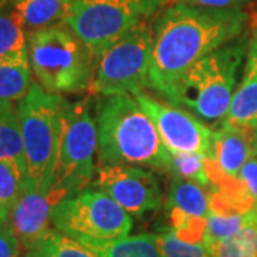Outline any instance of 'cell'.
<instances>
[{"label":"cell","instance_id":"ba28073f","mask_svg":"<svg viewBox=\"0 0 257 257\" xmlns=\"http://www.w3.org/2000/svg\"><path fill=\"white\" fill-rule=\"evenodd\" d=\"M90 97L64 103L63 132L52 187L66 197L86 190L94 173L97 127L92 116Z\"/></svg>","mask_w":257,"mask_h":257},{"label":"cell","instance_id":"4dcf8cb0","mask_svg":"<svg viewBox=\"0 0 257 257\" xmlns=\"http://www.w3.org/2000/svg\"><path fill=\"white\" fill-rule=\"evenodd\" d=\"M251 40L257 45V15L253 19V36H251Z\"/></svg>","mask_w":257,"mask_h":257},{"label":"cell","instance_id":"8992f818","mask_svg":"<svg viewBox=\"0 0 257 257\" xmlns=\"http://www.w3.org/2000/svg\"><path fill=\"white\" fill-rule=\"evenodd\" d=\"M163 5L167 0H73L64 25L97 62L120 37L149 20Z\"/></svg>","mask_w":257,"mask_h":257},{"label":"cell","instance_id":"3957f363","mask_svg":"<svg viewBox=\"0 0 257 257\" xmlns=\"http://www.w3.org/2000/svg\"><path fill=\"white\" fill-rule=\"evenodd\" d=\"M246 52V39L237 37L197 60L176 84L167 103L183 106L210 128H217L229 110Z\"/></svg>","mask_w":257,"mask_h":257},{"label":"cell","instance_id":"277c9868","mask_svg":"<svg viewBox=\"0 0 257 257\" xmlns=\"http://www.w3.org/2000/svg\"><path fill=\"white\" fill-rule=\"evenodd\" d=\"M29 60L39 84L49 93H80L89 89L96 60L67 25L28 35Z\"/></svg>","mask_w":257,"mask_h":257},{"label":"cell","instance_id":"484cf974","mask_svg":"<svg viewBox=\"0 0 257 257\" xmlns=\"http://www.w3.org/2000/svg\"><path fill=\"white\" fill-rule=\"evenodd\" d=\"M156 240L163 257H211L204 243L186 241L172 229L156 233Z\"/></svg>","mask_w":257,"mask_h":257},{"label":"cell","instance_id":"52a82bcc","mask_svg":"<svg viewBox=\"0 0 257 257\" xmlns=\"http://www.w3.org/2000/svg\"><path fill=\"white\" fill-rule=\"evenodd\" d=\"M152 49L153 25L145 20L97 59L89 96H133L149 87Z\"/></svg>","mask_w":257,"mask_h":257},{"label":"cell","instance_id":"83f0119b","mask_svg":"<svg viewBox=\"0 0 257 257\" xmlns=\"http://www.w3.org/2000/svg\"><path fill=\"white\" fill-rule=\"evenodd\" d=\"M237 177L257 204V156H251L241 167Z\"/></svg>","mask_w":257,"mask_h":257},{"label":"cell","instance_id":"30bf717a","mask_svg":"<svg viewBox=\"0 0 257 257\" xmlns=\"http://www.w3.org/2000/svg\"><path fill=\"white\" fill-rule=\"evenodd\" d=\"M133 97L153 121L163 145L170 153L209 155L213 128L202 120L175 104L157 100L145 90L133 94Z\"/></svg>","mask_w":257,"mask_h":257},{"label":"cell","instance_id":"7402d4cb","mask_svg":"<svg viewBox=\"0 0 257 257\" xmlns=\"http://www.w3.org/2000/svg\"><path fill=\"white\" fill-rule=\"evenodd\" d=\"M28 176L16 163L0 160V221H8Z\"/></svg>","mask_w":257,"mask_h":257},{"label":"cell","instance_id":"7c38bea8","mask_svg":"<svg viewBox=\"0 0 257 257\" xmlns=\"http://www.w3.org/2000/svg\"><path fill=\"white\" fill-rule=\"evenodd\" d=\"M166 209L170 229L180 239L190 243H203L210 211L209 192H206L203 186L173 176Z\"/></svg>","mask_w":257,"mask_h":257},{"label":"cell","instance_id":"6da1fadb","mask_svg":"<svg viewBox=\"0 0 257 257\" xmlns=\"http://www.w3.org/2000/svg\"><path fill=\"white\" fill-rule=\"evenodd\" d=\"M247 13L241 8L210 9L172 3L153 23V49L149 87L166 101L176 84L197 60L237 39Z\"/></svg>","mask_w":257,"mask_h":257},{"label":"cell","instance_id":"d6986e66","mask_svg":"<svg viewBox=\"0 0 257 257\" xmlns=\"http://www.w3.org/2000/svg\"><path fill=\"white\" fill-rule=\"evenodd\" d=\"M32 86L29 59H0V99L20 100Z\"/></svg>","mask_w":257,"mask_h":257},{"label":"cell","instance_id":"1f68e13d","mask_svg":"<svg viewBox=\"0 0 257 257\" xmlns=\"http://www.w3.org/2000/svg\"><path fill=\"white\" fill-rule=\"evenodd\" d=\"M254 152H256V156H257V128L254 130Z\"/></svg>","mask_w":257,"mask_h":257},{"label":"cell","instance_id":"d6a6232c","mask_svg":"<svg viewBox=\"0 0 257 257\" xmlns=\"http://www.w3.org/2000/svg\"><path fill=\"white\" fill-rule=\"evenodd\" d=\"M5 2H6V0H0V8H2V5H3Z\"/></svg>","mask_w":257,"mask_h":257},{"label":"cell","instance_id":"d4e9b609","mask_svg":"<svg viewBox=\"0 0 257 257\" xmlns=\"http://www.w3.org/2000/svg\"><path fill=\"white\" fill-rule=\"evenodd\" d=\"M170 173L209 189L210 180L206 173V155L203 153H172Z\"/></svg>","mask_w":257,"mask_h":257},{"label":"cell","instance_id":"4316f807","mask_svg":"<svg viewBox=\"0 0 257 257\" xmlns=\"http://www.w3.org/2000/svg\"><path fill=\"white\" fill-rule=\"evenodd\" d=\"M22 243L10 221H0V257H20Z\"/></svg>","mask_w":257,"mask_h":257},{"label":"cell","instance_id":"7a4b0ae2","mask_svg":"<svg viewBox=\"0 0 257 257\" xmlns=\"http://www.w3.org/2000/svg\"><path fill=\"white\" fill-rule=\"evenodd\" d=\"M96 127L100 166H138L170 172L172 153L132 94L101 97Z\"/></svg>","mask_w":257,"mask_h":257},{"label":"cell","instance_id":"9c48e42d","mask_svg":"<svg viewBox=\"0 0 257 257\" xmlns=\"http://www.w3.org/2000/svg\"><path fill=\"white\" fill-rule=\"evenodd\" d=\"M52 224L73 239H116L133 227L132 214L100 190H83L56 204Z\"/></svg>","mask_w":257,"mask_h":257},{"label":"cell","instance_id":"e0dca14e","mask_svg":"<svg viewBox=\"0 0 257 257\" xmlns=\"http://www.w3.org/2000/svg\"><path fill=\"white\" fill-rule=\"evenodd\" d=\"M25 28L32 32L62 25L70 13V0H12Z\"/></svg>","mask_w":257,"mask_h":257},{"label":"cell","instance_id":"836d02e7","mask_svg":"<svg viewBox=\"0 0 257 257\" xmlns=\"http://www.w3.org/2000/svg\"><path fill=\"white\" fill-rule=\"evenodd\" d=\"M70 2H73V0H70Z\"/></svg>","mask_w":257,"mask_h":257},{"label":"cell","instance_id":"ac0fdd59","mask_svg":"<svg viewBox=\"0 0 257 257\" xmlns=\"http://www.w3.org/2000/svg\"><path fill=\"white\" fill-rule=\"evenodd\" d=\"M0 160L16 163L28 176L18 107H15L10 100H2V99H0Z\"/></svg>","mask_w":257,"mask_h":257},{"label":"cell","instance_id":"ffe728a7","mask_svg":"<svg viewBox=\"0 0 257 257\" xmlns=\"http://www.w3.org/2000/svg\"><path fill=\"white\" fill-rule=\"evenodd\" d=\"M206 247L211 257H257V210L237 233Z\"/></svg>","mask_w":257,"mask_h":257},{"label":"cell","instance_id":"f546056e","mask_svg":"<svg viewBox=\"0 0 257 257\" xmlns=\"http://www.w3.org/2000/svg\"><path fill=\"white\" fill-rule=\"evenodd\" d=\"M22 257H42V254L37 251L36 248H32V250H26L25 251V254Z\"/></svg>","mask_w":257,"mask_h":257},{"label":"cell","instance_id":"5bb4252c","mask_svg":"<svg viewBox=\"0 0 257 257\" xmlns=\"http://www.w3.org/2000/svg\"><path fill=\"white\" fill-rule=\"evenodd\" d=\"M254 155V130L221 123L213 130L210 152L206 156L210 183L217 177H237L241 167Z\"/></svg>","mask_w":257,"mask_h":257},{"label":"cell","instance_id":"603a6c76","mask_svg":"<svg viewBox=\"0 0 257 257\" xmlns=\"http://www.w3.org/2000/svg\"><path fill=\"white\" fill-rule=\"evenodd\" d=\"M253 211H248V213L209 211L207 221H206V231H204V237H203L204 246L227 239L234 233H237L247 223Z\"/></svg>","mask_w":257,"mask_h":257},{"label":"cell","instance_id":"cb8c5ba5","mask_svg":"<svg viewBox=\"0 0 257 257\" xmlns=\"http://www.w3.org/2000/svg\"><path fill=\"white\" fill-rule=\"evenodd\" d=\"M36 250L42 257H97L82 243L56 229L47 231L37 243Z\"/></svg>","mask_w":257,"mask_h":257},{"label":"cell","instance_id":"4fadbf2b","mask_svg":"<svg viewBox=\"0 0 257 257\" xmlns=\"http://www.w3.org/2000/svg\"><path fill=\"white\" fill-rule=\"evenodd\" d=\"M66 199L63 193L50 189L42 192L26 179L22 194L10 214V224L25 250L36 248L37 243L52 229V213L57 203Z\"/></svg>","mask_w":257,"mask_h":257},{"label":"cell","instance_id":"44dd1931","mask_svg":"<svg viewBox=\"0 0 257 257\" xmlns=\"http://www.w3.org/2000/svg\"><path fill=\"white\" fill-rule=\"evenodd\" d=\"M0 59H29L26 28L15 10L0 9Z\"/></svg>","mask_w":257,"mask_h":257},{"label":"cell","instance_id":"2e32d148","mask_svg":"<svg viewBox=\"0 0 257 257\" xmlns=\"http://www.w3.org/2000/svg\"><path fill=\"white\" fill-rule=\"evenodd\" d=\"M97 257H163L156 233L123 236L116 239H74Z\"/></svg>","mask_w":257,"mask_h":257},{"label":"cell","instance_id":"8fae6325","mask_svg":"<svg viewBox=\"0 0 257 257\" xmlns=\"http://www.w3.org/2000/svg\"><path fill=\"white\" fill-rule=\"evenodd\" d=\"M96 186L133 216L156 210L162 203L157 177L138 166H100Z\"/></svg>","mask_w":257,"mask_h":257},{"label":"cell","instance_id":"5b68a950","mask_svg":"<svg viewBox=\"0 0 257 257\" xmlns=\"http://www.w3.org/2000/svg\"><path fill=\"white\" fill-rule=\"evenodd\" d=\"M64 103L63 96L46 92L39 83H32L26 96L19 100L28 179L42 192L50 190L55 180Z\"/></svg>","mask_w":257,"mask_h":257},{"label":"cell","instance_id":"9a60e30c","mask_svg":"<svg viewBox=\"0 0 257 257\" xmlns=\"http://www.w3.org/2000/svg\"><path fill=\"white\" fill-rule=\"evenodd\" d=\"M223 123L248 130L257 128V45L253 40L248 43L243 79L233 93Z\"/></svg>","mask_w":257,"mask_h":257},{"label":"cell","instance_id":"f1b7e54d","mask_svg":"<svg viewBox=\"0 0 257 257\" xmlns=\"http://www.w3.org/2000/svg\"><path fill=\"white\" fill-rule=\"evenodd\" d=\"M247 0H167V5L172 3H186L200 8H210V9H233L240 8Z\"/></svg>","mask_w":257,"mask_h":257}]
</instances>
